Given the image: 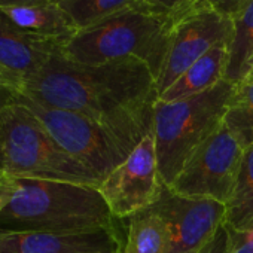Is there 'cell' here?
Segmentation results:
<instances>
[{
  "instance_id": "obj_1",
  "label": "cell",
  "mask_w": 253,
  "mask_h": 253,
  "mask_svg": "<svg viewBox=\"0 0 253 253\" xmlns=\"http://www.w3.org/2000/svg\"><path fill=\"white\" fill-rule=\"evenodd\" d=\"M20 92L38 103L88 116L130 152L152 134L157 79L137 58L81 64L60 51Z\"/></svg>"
},
{
  "instance_id": "obj_2",
  "label": "cell",
  "mask_w": 253,
  "mask_h": 253,
  "mask_svg": "<svg viewBox=\"0 0 253 253\" xmlns=\"http://www.w3.org/2000/svg\"><path fill=\"white\" fill-rule=\"evenodd\" d=\"M115 226L95 186L0 176V231L85 232Z\"/></svg>"
},
{
  "instance_id": "obj_3",
  "label": "cell",
  "mask_w": 253,
  "mask_h": 253,
  "mask_svg": "<svg viewBox=\"0 0 253 253\" xmlns=\"http://www.w3.org/2000/svg\"><path fill=\"white\" fill-rule=\"evenodd\" d=\"M176 21L149 5L140 3L79 30L61 52L66 58L81 64L137 58L158 79Z\"/></svg>"
},
{
  "instance_id": "obj_4",
  "label": "cell",
  "mask_w": 253,
  "mask_h": 253,
  "mask_svg": "<svg viewBox=\"0 0 253 253\" xmlns=\"http://www.w3.org/2000/svg\"><path fill=\"white\" fill-rule=\"evenodd\" d=\"M235 85L226 79L213 88L176 101L157 100L152 137L160 176L170 186L194 152L223 124Z\"/></svg>"
},
{
  "instance_id": "obj_5",
  "label": "cell",
  "mask_w": 253,
  "mask_h": 253,
  "mask_svg": "<svg viewBox=\"0 0 253 253\" xmlns=\"http://www.w3.org/2000/svg\"><path fill=\"white\" fill-rule=\"evenodd\" d=\"M3 174L100 188V179L70 157L38 116L15 97L2 110Z\"/></svg>"
},
{
  "instance_id": "obj_6",
  "label": "cell",
  "mask_w": 253,
  "mask_h": 253,
  "mask_svg": "<svg viewBox=\"0 0 253 253\" xmlns=\"http://www.w3.org/2000/svg\"><path fill=\"white\" fill-rule=\"evenodd\" d=\"M17 98L43 124L52 139L103 182L131 152L98 122L78 112L46 106L17 92Z\"/></svg>"
},
{
  "instance_id": "obj_7",
  "label": "cell",
  "mask_w": 253,
  "mask_h": 253,
  "mask_svg": "<svg viewBox=\"0 0 253 253\" xmlns=\"http://www.w3.org/2000/svg\"><path fill=\"white\" fill-rule=\"evenodd\" d=\"M246 148L225 124L194 152L169 189L174 194L210 198L226 204Z\"/></svg>"
},
{
  "instance_id": "obj_8",
  "label": "cell",
  "mask_w": 253,
  "mask_h": 253,
  "mask_svg": "<svg viewBox=\"0 0 253 253\" xmlns=\"http://www.w3.org/2000/svg\"><path fill=\"white\" fill-rule=\"evenodd\" d=\"M167 231V253H200L225 225L226 206L210 198L185 197L163 185L157 201L146 209Z\"/></svg>"
},
{
  "instance_id": "obj_9",
  "label": "cell",
  "mask_w": 253,
  "mask_h": 253,
  "mask_svg": "<svg viewBox=\"0 0 253 253\" xmlns=\"http://www.w3.org/2000/svg\"><path fill=\"white\" fill-rule=\"evenodd\" d=\"M232 20L220 15L204 0L180 17L173 29L169 52L157 79L158 97L197 60L214 46L229 45Z\"/></svg>"
},
{
  "instance_id": "obj_10",
  "label": "cell",
  "mask_w": 253,
  "mask_h": 253,
  "mask_svg": "<svg viewBox=\"0 0 253 253\" xmlns=\"http://www.w3.org/2000/svg\"><path fill=\"white\" fill-rule=\"evenodd\" d=\"M152 134L145 137L100 185L115 219L133 217L149 209L163 189Z\"/></svg>"
},
{
  "instance_id": "obj_11",
  "label": "cell",
  "mask_w": 253,
  "mask_h": 253,
  "mask_svg": "<svg viewBox=\"0 0 253 253\" xmlns=\"http://www.w3.org/2000/svg\"><path fill=\"white\" fill-rule=\"evenodd\" d=\"M124 243L115 226L85 232L0 231V253H115Z\"/></svg>"
},
{
  "instance_id": "obj_12",
  "label": "cell",
  "mask_w": 253,
  "mask_h": 253,
  "mask_svg": "<svg viewBox=\"0 0 253 253\" xmlns=\"http://www.w3.org/2000/svg\"><path fill=\"white\" fill-rule=\"evenodd\" d=\"M63 46L64 43L55 39L18 27L0 11V64L20 84V91Z\"/></svg>"
},
{
  "instance_id": "obj_13",
  "label": "cell",
  "mask_w": 253,
  "mask_h": 253,
  "mask_svg": "<svg viewBox=\"0 0 253 253\" xmlns=\"http://www.w3.org/2000/svg\"><path fill=\"white\" fill-rule=\"evenodd\" d=\"M228 66V45L220 43L188 67L158 98L176 101L201 94L225 79Z\"/></svg>"
},
{
  "instance_id": "obj_14",
  "label": "cell",
  "mask_w": 253,
  "mask_h": 253,
  "mask_svg": "<svg viewBox=\"0 0 253 253\" xmlns=\"http://www.w3.org/2000/svg\"><path fill=\"white\" fill-rule=\"evenodd\" d=\"M18 27L67 43L79 30L70 17L63 11L60 3L24 5L0 8Z\"/></svg>"
},
{
  "instance_id": "obj_15",
  "label": "cell",
  "mask_w": 253,
  "mask_h": 253,
  "mask_svg": "<svg viewBox=\"0 0 253 253\" xmlns=\"http://www.w3.org/2000/svg\"><path fill=\"white\" fill-rule=\"evenodd\" d=\"M253 73V0L232 18V36L228 45L225 79L240 85Z\"/></svg>"
},
{
  "instance_id": "obj_16",
  "label": "cell",
  "mask_w": 253,
  "mask_h": 253,
  "mask_svg": "<svg viewBox=\"0 0 253 253\" xmlns=\"http://www.w3.org/2000/svg\"><path fill=\"white\" fill-rule=\"evenodd\" d=\"M225 206V226L228 229H253V145L244 151L235 186Z\"/></svg>"
},
{
  "instance_id": "obj_17",
  "label": "cell",
  "mask_w": 253,
  "mask_h": 253,
  "mask_svg": "<svg viewBox=\"0 0 253 253\" xmlns=\"http://www.w3.org/2000/svg\"><path fill=\"white\" fill-rule=\"evenodd\" d=\"M130 219L124 253H167V231L157 214L145 210Z\"/></svg>"
},
{
  "instance_id": "obj_18",
  "label": "cell",
  "mask_w": 253,
  "mask_h": 253,
  "mask_svg": "<svg viewBox=\"0 0 253 253\" xmlns=\"http://www.w3.org/2000/svg\"><path fill=\"white\" fill-rule=\"evenodd\" d=\"M223 124L244 148L253 145V73L235 86Z\"/></svg>"
},
{
  "instance_id": "obj_19",
  "label": "cell",
  "mask_w": 253,
  "mask_h": 253,
  "mask_svg": "<svg viewBox=\"0 0 253 253\" xmlns=\"http://www.w3.org/2000/svg\"><path fill=\"white\" fill-rule=\"evenodd\" d=\"M145 3V0H61L60 6L78 30L94 26L124 9Z\"/></svg>"
},
{
  "instance_id": "obj_20",
  "label": "cell",
  "mask_w": 253,
  "mask_h": 253,
  "mask_svg": "<svg viewBox=\"0 0 253 253\" xmlns=\"http://www.w3.org/2000/svg\"><path fill=\"white\" fill-rule=\"evenodd\" d=\"M200 2L201 0H145L146 5L157 9L158 12L173 17L174 20H179L188 14Z\"/></svg>"
},
{
  "instance_id": "obj_21",
  "label": "cell",
  "mask_w": 253,
  "mask_h": 253,
  "mask_svg": "<svg viewBox=\"0 0 253 253\" xmlns=\"http://www.w3.org/2000/svg\"><path fill=\"white\" fill-rule=\"evenodd\" d=\"M228 235H229L228 253H253V229H246V231L228 229Z\"/></svg>"
},
{
  "instance_id": "obj_22",
  "label": "cell",
  "mask_w": 253,
  "mask_h": 253,
  "mask_svg": "<svg viewBox=\"0 0 253 253\" xmlns=\"http://www.w3.org/2000/svg\"><path fill=\"white\" fill-rule=\"evenodd\" d=\"M204 2L220 15L232 20L237 14H240L244 9V6L250 0H204Z\"/></svg>"
},
{
  "instance_id": "obj_23",
  "label": "cell",
  "mask_w": 253,
  "mask_h": 253,
  "mask_svg": "<svg viewBox=\"0 0 253 253\" xmlns=\"http://www.w3.org/2000/svg\"><path fill=\"white\" fill-rule=\"evenodd\" d=\"M229 252V235L225 225L219 228L216 235L207 243L200 253H228Z\"/></svg>"
},
{
  "instance_id": "obj_24",
  "label": "cell",
  "mask_w": 253,
  "mask_h": 253,
  "mask_svg": "<svg viewBox=\"0 0 253 253\" xmlns=\"http://www.w3.org/2000/svg\"><path fill=\"white\" fill-rule=\"evenodd\" d=\"M17 91L0 85V174H3V151H2V110L15 97Z\"/></svg>"
},
{
  "instance_id": "obj_25",
  "label": "cell",
  "mask_w": 253,
  "mask_h": 253,
  "mask_svg": "<svg viewBox=\"0 0 253 253\" xmlns=\"http://www.w3.org/2000/svg\"><path fill=\"white\" fill-rule=\"evenodd\" d=\"M61 0H0V8L24 6V5H42V3H60Z\"/></svg>"
},
{
  "instance_id": "obj_26",
  "label": "cell",
  "mask_w": 253,
  "mask_h": 253,
  "mask_svg": "<svg viewBox=\"0 0 253 253\" xmlns=\"http://www.w3.org/2000/svg\"><path fill=\"white\" fill-rule=\"evenodd\" d=\"M0 85H3V86H8L11 89H15L17 92L20 91V84L2 67V64H0Z\"/></svg>"
},
{
  "instance_id": "obj_27",
  "label": "cell",
  "mask_w": 253,
  "mask_h": 253,
  "mask_svg": "<svg viewBox=\"0 0 253 253\" xmlns=\"http://www.w3.org/2000/svg\"><path fill=\"white\" fill-rule=\"evenodd\" d=\"M115 253H124V250H121V252H115Z\"/></svg>"
},
{
  "instance_id": "obj_28",
  "label": "cell",
  "mask_w": 253,
  "mask_h": 253,
  "mask_svg": "<svg viewBox=\"0 0 253 253\" xmlns=\"http://www.w3.org/2000/svg\"><path fill=\"white\" fill-rule=\"evenodd\" d=\"M0 176H2V174H0Z\"/></svg>"
}]
</instances>
